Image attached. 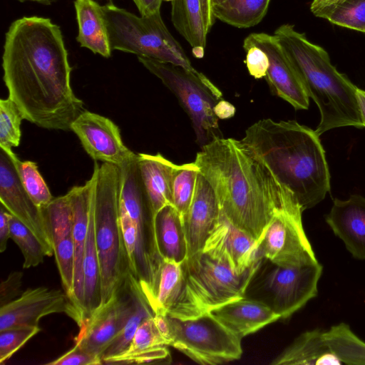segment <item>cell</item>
<instances>
[{"instance_id":"cell-10","label":"cell","mask_w":365,"mask_h":365,"mask_svg":"<svg viewBox=\"0 0 365 365\" xmlns=\"http://www.w3.org/2000/svg\"><path fill=\"white\" fill-rule=\"evenodd\" d=\"M119 168V207L129 215L135 226L134 277L143 292L152 284L163 261L156 243L155 215L141 180L138 155Z\"/></svg>"},{"instance_id":"cell-16","label":"cell","mask_w":365,"mask_h":365,"mask_svg":"<svg viewBox=\"0 0 365 365\" xmlns=\"http://www.w3.org/2000/svg\"><path fill=\"white\" fill-rule=\"evenodd\" d=\"M71 130L78 136L86 152L96 161L120 168L137 155L124 145L115 123L99 114L85 110L72 123Z\"/></svg>"},{"instance_id":"cell-39","label":"cell","mask_w":365,"mask_h":365,"mask_svg":"<svg viewBox=\"0 0 365 365\" xmlns=\"http://www.w3.org/2000/svg\"><path fill=\"white\" fill-rule=\"evenodd\" d=\"M153 316L145 319L138 327L128 349L122 354L103 361L128 356L140 351L151 349L161 346H168L167 341L158 331Z\"/></svg>"},{"instance_id":"cell-28","label":"cell","mask_w":365,"mask_h":365,"mask_svg":"<svg viewBox=\"0 0 365 365\" xmlns=\"http://www.w3.org/2000/svg\"><path fill=\"white\" fill-rule=\"evenodd\" d=\"M171 3V20L175 29L192 48H205L207 34L200 0H175Z\"/></svg>"},{"instance_id":"cell-48","label":"cell","mask_w":365,"mask_h":365,"mask_svg":"<svg viewBox=\"0 0 365 365\" xmlns=\"http://www.w3.org/2000/svg\"><path fill=\"white\" fill-rule=\"evenodd\" d=\"M205 27L208 34L215 21L211 0H200Z\"/></svg>"},{"instance_id":"cell-1","label":"cell","mask_w":365,"mask_h":365,"mask_svg":"<svg viewBox=\"0 0 365 365\" xmlns=\"http://www.w3.org/2000/svg\"><path fill=\"white\" fill-rule=\"evenodd\" d=\"M3 79L24 119L48 130H71L85 110L71 86V67L60 27L50 19L24 16L5 35Z\"/></svg>"},{"instance_id":"cell-21","label":"cell","mask_w":365,"mask_h":365,"mask_svg":"<svg viewBox=\"0 0 365 365\" xmlns=\"http://www.w3.org/2000/svg\"><path fill=\"white\" fill-rule=\"evenodd\" d=\"M325 220L352 256L365 260V197L352 195L346 200L334 199Z\"/></svg>"},{"instance_id":"cell-36","label":"cell","mask_w":365,"mask_h":365,"mask_svg":"<svg viewBox=\"0 0 365 365\" xmlns=\"http://www.w3.org/2000/svg\"><path fill=\"white\" fill-rule=\"evenodd\" d=\"M331 24L365 33V0H344L316 16Z\"/></svg>"},{"instance_id":"cell-43","label":"cell","mask_w":365,"mask_h":365,"mask_svg":"<svg viewBox=\"0 0 365 365\" xmlns=\"http://www.w3.org/2000/svg\"><path fill=\"white\" fill-rule=\"evenodd\" d=\"M120 223L127 251L132 274H135V259L137 244V232L134 222L129 215L119 207Z\"/></svg>"},{"instance_id":"cell-47","label":"cell","mask_w":365,"mask_h":365,"mask_svg":"<svg viewBox=\"0 0 365 365\" xmlns=\"http://www.w3.org/2000/svg\"><path fill=\"white\" fill-rule=\"evenodd\" d=\"M141 16H149L160 12L163 0H133Z\"/></svg>"},{"instance_id":"cell-17","label":"cell","mask_w":365,"mask_h":365,"mask_svg":"<svg viewBox=\"0 0 365 365\" xmlns=\"http://www.w3.org/2000/svg\"><path fill=\"white\" fill-rule=\"evenodd\" d=\"M0 200L5 208L39 239L48 257L53 255L49 228L43 210L32 201L23 187L14 163L4 150L0 151Z\"/></svg>"},{"instance_id":"cell-38","label":"cell","mask_w":365,"mask_h":365,"mask_svg":"<svg viewBox=\"0 0 365 365\" xmlns=\"http://www.w3.org/2000/svg\"><path fill=\"white\" fill-rule=\"evenodd\" d=\"M53 247L62 286L73 304L75 257L73 237L57 241L53 244Z\"/></svg>"},{"instance_id":"cell-33","label":"cell","mask_w":365,"mask_h":365,"mask_svg":"<svg viewBox=\"0 0 365 365\" xmlns=\"http://www.w3.org/2000/svg\"><path fill=\"white\" fill-rule=\"evenodd\" d=\"M11 238L19 246L24 257L23 267H36L43 262L48 252L36 235L15 216L10 218Z\"/></svg>"},{"instance_id":"cell-12","label":"cell","mask_w":365,"mask_h":365,"mask_svg":"<svg viewBox=\"0 0 365 365\" xmlns=\"http://www.w3.org/2000/svg\"><path fill=\"white\" fill-rule=\"evenodd\" d=\"M303 209L292 200L278 209L257 240V256L282 267L317 262L302 225Z\"/></svg>"},{"instance_id":"cell-4","label":"cell","mask_w":365,"mask_h":365,"mask_svg":"<svg viewBox=\"0 0 365 365\" xmlns=\"http://www.w3.org/2000/svg\"><path fill=\"white\" fill-rule=\"evenodd\" d=\"M274 35L296 67L307 96L319 108L317 134L344 126L364 128L357 87L332 65L328 53L289 24L279 26Z\"/></svg>"},{"instance_id":"cell-27","label":"cell","mask_w":365,"mask_h":365,"mask_svg":"<svg viewBox=\"0 0 365 365\" xmlns=\"http://www.w3.org/2000/svg\"><path fill=\"white\" fill-rule=\"evenodd\" d=\"M181 263L163 259L150 287L143 294L154 314H168L175 304L182 287Z\"/></svg>"},{"instance_id":"cell-37","label":"cell","mask_w":365,"mask_h":365,"mask_svg":"<svg viewBox=\"0 0 365 365\" xmlns=\"http://www.w3.org/2000/svg\"><path fill=\"white\" fill-rule=\"evenodd\" d=\"M23 119V114L11 99L0 100V147L9 155L14 153L12 148L19 145Z\"/></svg>"},{"instance_id":"cell-2","label":"cell","mask_w":365,"mask_h":365,"mask_svg":"<svg viewBox=\"0 0 365 365\" xmlns=\"http://www.w3.org/2000/svg\"><path fill=\"white\" fill-rule=\"evenodd\" d=\"M194 162L212 187L221 212L257 241L274 212L297 200L240 140L217 138L201 148Z\"/></svg>"},{"instance_id":"cell-49","label":"cell","mask_w":365,"mask_h":365,"mask_svg":"<svg viewBox=\"0 0 365 365\" xmlns=\"http://www.w3.org/2000/svg\"><path fill=\"white\" fill-rule=\"evenodd\" d=\"M214 111L219 119H227L235 115V108L230 103L222 99L215 106Z\"/></svg>"},{"instance_id":"cell-18","label":"cell","mask_w":365,"mask_h":365,"mask_svg":"<svg viewBox=\"0 0 365 365\" xmlns=\"http://www.w3.org/2000/svg\"><path fill=\"white\" fill-rule=\"evenodd\" d=\"M202 251L237 272H243L260 259L257 256V241L222 212Z\"/></svg>"},{"instance_id":"cell-34","label":"cell","mask_w":365,"mask_h":365,"mask_svg":"<svg viewBox=\"0 0 365 365\" xmlns=\"http://www.w3.org/2000/svg\"><path fill=\"white\" fill-rule=\"evenodd\" d=\"M9 155L14 163L23 187L34 204L39 208L48 205L53 197L38 172L36 163L30 160L21 161L15 153Z\"/></svg>"},{"instance_id":"cell-11","label":"cell","mask_w":365,"mask_h":365,"mask_svg":"<svg viewBox=\"0 0 365 365\" xmlns=\"http://www.w3.org/2000/svg\"><path fill=\"white\" fill-rule=\"evenodd\" d=\"M168 319L170 327L169 346L196 363L216 365L241 357L242 339L210 312L192 319H180L168 315Z\"/></svg>"},{"instance_id":"cell-55","label":"cell","mask_w":365,"mask_h":365,"mask_svg":"<svg viewBox=\"0 0 365 365\" xmlns=\"http://www.w3.org/2000/svg\"><path fill=\"white\" fill-rule=\"evenodd\" d=\"M29 1H45V0H29Z\"/></svg>"},{"instance_id":"cell-3","label":"cell","mask_w":365,"mask_h":365,"mask_svg":"<svg viewBox=\"0 0 365 365\" xmlns=\"http://www.w3.org/2000/svg\"><path fill=\"white\" fill-rule=\"evenodd\" d=\"M240 140L293 193L304 211L329 192L325 151L315 130L296 120L264 118L250 126Z\"/></svg>"},{"instance_id":"cell-35","label":"cell","mask_w":365,"mask_h":365,"mask_svg":"<svg viewBox=\"0 0 365 365\" xmlns=\"http://www.w3.org/2000/svg\"><path fill=\"white\" fill-rule=\"evenodd\" d=\"M46 220L52 243L72 236L73 211L68 194L53 198L41 208Z\"/></svg>"},{"instance_id":"cell-7","label":"cell","mask_w":365,"mask_h":365,"mask_svg":"<svg viewBox=\"0 0 365 365\" xmlns=\"http://www.w3.org/2000/svg\"><path fill=\"white\" fill-rule=\"evenodd\" d=\"M102 9L112 50L196 71L180 43L166 27L160 12L138 16L111 3L102 6Z\"/></svg>"},{"instance_id":"cell-26","label":"cell","mask_w":365,"mask_h":365,"mask_svg":"<svg viewBox=\"0 0 365 365\" xmlns=\"http://www.w3.org/2000/svg\"><path fill=\"white\" fill-rule=\"evenodd\" d=\"M155 239L163 259L182 262L187 257V245L182 219L172 205L160 210L155 216Z\"/></svg>"},{"instance_id":"cell-31","label":"cell","mask_w":365,"mask_h":365,"mask_svg":"<svg viewBox=\"0 0 365 365\" xmlns=\"http://www.w3.org/2000/svg\"><path fill=\"white\" fill-rule=\"evenodd\" d=\"M153 315L154 313L141 290L137 298L133 313L121 331L105 351L102 359L103 362L106 359L118 356L124 353L128 349L140 324L145 319Z\"/></svg>"},{"instance_id":"cell-40","label":"cell","mask_w":365,"mask_h":365,"mask_svg":"<svg viewBox=\"0 0 365 365\" xmlns=\"http://www.w3.org/2000/svg\"><path fill=\"white\" fill-rule=\"evenodd\" d=\"M40 331L39 327H14L0 331V364L8 361Z\"/></svg>"},{"instance_id":"cell-52","label":"cell","mask_w":365,"mask_h":365,"mask_svg":"<svg viewBox=\"0 0 365 365\" xmlns=\"http://www.w3.org/2000/svg\"><path fill=\"white\" fill-rule=\"evenodd\" d=\"M192 54L195 58H201L204 56V50L205 48L201 46H196L192 48Z\"/></svg>"},{"instance_id":"cell-20","label":"cell","mask_w":365,"mask_h":365,"mask_svg":"<svg viewBox=\"0 0 365 365\" xmlns=\"http://www.w3.org/2000/svg\"><path fill=\"white\" fill-rule=\"evenodd\" d=\"M220 213L216 194L200 172L192 200L182 217L187 257L202 250L207 238L219 220Z\"/></svg>"},{"instance_id":"cell-51","label":"cell","mask_w":365,"mask_h":365,"mask_svg":"<svg viewBox=\"0 0 365 365\" xmlns=\"http://www.w3.org/2000/svg\"><path fill=\"white\" fill-rule=\"evenodd\" d=\"M356 96L361 112L363 125L365 127V91L357 88Z\"/></svg>"},{"instance_id":"cell-44","label":"cell","mask_w":365,"mask_h":365,"mask_svg":"<svg viewBox=\"0 0 365 365\" xmlns=\"http://www.w3.org/2000/svg\"><path fill=\"white\" fill-rule=\"evenodd\" d=\"M48 365H99L102 360L82 349L78 345L52 361Z\"/></svg>"},{"instance_id":"cell-6","label":"cell","mask_w":365,"mask_h":365,"mask_svg":"<svg viewBox=\"0 0 365 365\" xmlns=\"http://www.w3.org/2000/svg\"><path fill=\"white\" fill-rule=\"evenodd\" d=\"M119 187V167L103 163L98 168L94 198L95 235L101 280L100 307L132 274L120 223Z\"/></svg>"},{"instance_id":"cell-46","label":"cell","mask_w":365,"mask_h":365,"mask_svg":"<svg viewBox=\"0 0 365 365\" xmlns=\"http://www.w3.org/2000/svg\"><path fill=\"white\" fill-rule=\"evenodd\" d=\"M11 214L1 204L0 207V252H4L7 246V242L11 238L10 218Z\"/></svg>"},{"instance_id":"cell-22","label":"cell","mask_w":365,"mask_h":365,"mask_svg":"<svg viewBox=\"0 0 365 365\" xmlns=\"http://www.w3.org/2000/svg\"><path fill=\"white\" fill-rule=\"evenodd\" d=\"M223 326L241 339L280 319L262 302L242 297L210 312Z\"/></svg>"},{"instance_id":"cell-14","label":"cell","mask_w":365,"mask_h":365,"mask_svg":"<svg viewBox=\"0 0 365 365\" xmlns=\"http://www.w3.org/2000/svg\"><path fill=\"white\" fill-rule=\"evenodd\" d=\"M62 312L78 327L81 325V316L65 292L45 287L27 289L18 298L0 307V331L38 327L42 317Z\"/></svg>"},{"instance_id":"cell-54","label":"cell","mask_w":365,"mask_h":365,"mask_svg":"<svg viewBox=\"0 0 365 365\" xmlns=\"http://www.w3.org/2000/svg\"><path fill=\"white\" fill-rule=\"evenodd\" d=\"M163 1H171V2H172V1H175V0H163Z\"/></svg>"},{"instance_id":"cell-19","label":"cell","mask_w":365,"mask_h":365,"mask_svg":"<svg viewBox=\"0 0 365 365\" xmlns=\"http://www.w3.org/2000/svg\"><path fill=\"white\" fill-rule=\"evenodd\" d=\"M98 166V163L96 161L91 178L83 185L73 186L67 192L73 211L72 237L75 257L73 304L81 316V326L84 322L83 264L89 217L94 202Z\"/></svg>"},{"instance_id":"cell-50","label":"cell","mask_w":365,"mask_h":365,"mask_svg":"<svg viewBox=\"0 0 365 365\" xmlns=\"http://www.w3.org/2000/svg\"><path fill=\"white\" fill-rule=\"evenodd\" d=\"M344 0H313L310 5L312 13L317 16L321 11L334 6Z\"/></svg>"},{"instance_id":"cell-53","label":"cell","mask_w":365,"mask_h":365,"mask_svg":"<svg viewBox=\"0 0 365 365\" xmlns=\"http://www.w3.org/2000/svg\"><path fill=\"white\" fill-rule=\"evenodd\" d=\"M225 0H211L212 7L219 5L224 2Z\"/></svg>"},{"instance_id":"cell-42","label":"cell","mask_w":365,"mask_h":365,"mask_svg":"<svg viewBox=\"0 0 365 365\" xmlns=\"http://www.w3.org/2000/svg\"><path fill=\"white\" fill-rule=\"evenodd\" d=\"M242 46L246 53L245 62L250 75L256 79L265 78L269 66L266 53L257 46Z\"/></svg>"},{"instance_id":"cell-32","label":"cell","mask_w":365,"mask_h":365,"mask_svg":"<svg viewBox=\"0 0 365 365\" xmlns=\"http://www.w3.org/2000/svg\"><path fill=\"white\" fill-rule=\"evenodd\" d=\"M199 168L195 162L175 165L172 180V205L182 219L192 200Z\"/></svg>"},{"instance_id":"cell-8","label":"cell","mask_w":365,"mask_h":365,"mask_svg":"<svg viewBox=\"0 0 365 365\" xmlns=\"http://www.w3.org/2000/svg\"><path fill=\"white\" fill-rule=\"evenodd\" d=\"M138 61L176 96L189 116L200 148L222 137L214 108L222 99L220 90L202 73L138 56Z\"/></svg>"},{"instance_id":"cell-29","label":"cell","mask_w":365,"mask_h":365,"mask_svg":"<svg viewBox=\"0 0 365 365\" xmlns=\"http://www.w3.org/2000/svg\"><path fill=\"white\" fill-rule=\"evenodd\" d=\"M270 0H225L212 7L214 16L232 26L245 29L258 24L266 15Z\"/></svg>"},{"instance_id":"cell-13","label":"cell","mask_w":365,"mask_h":365,"mask_svg":"<svg viewBox=\"0 0 365 365\" xmlns=\"http://www.w3.org/2000/svg\"><path fill=\"white\" fill-rule=\"evenodd\" d=\"M140 292L138 280L130 274L111 298L80 327L75 344L102 360L105 351L133 313Z\"/></svg>"},{"instance_id":"cell-24","label":"cell","mask_w":365,"mask_h":365,"mask_svg":"<svg viewBox=\"0 0 365 365\" xmlns=\"http://www.w3.org/2000/svg\"><path fill=\"white\" fill-rule=\"evenodd\" d=\"M341 361L331 351L319 329L307 331L279 354L272 365L341 364Z\"/></svg>"},{"instance_id":"cell-9","label":"cell","mask_w":365,"mask_h":365,"mask_svg":"<svg viewBox=\"0 0 365 365\" xmlns=\"http://www.w3.org/2000/svg\"><path fill=\"white\" fill-rule=\"evenodd\" d=\"M323 270L319 262L282 267L259 259L243 297L262 302L285 319L317 295Z\"/></svg>"},{"instance_id":"cell-23","label":"cell","mask_w":365,"mask_h":365,"mask_svg":"<svg viewBox=\"0 0 365 365\" xmlns=\"http://www.w3.org/2000/svg\"><path fill=\"white\" fill-rule=\"evenodd\" d=\"M138 165L145 193L155 216L163 207L172 205V180L176 164L158 153L155 155L138 153Z\"/></svg>"},{"instance_id":"cell-25","label":"cell","mask_w":365,"mask_h":365,"mask_svg":"<svg viewBox=\"0 0 365 365\" xmlns=\"http://www.w3.org/2000/svg\"><path fill=\"white\" fill-rule=\"evenodd\" d=\"M74 6L78 26L77 41L94 53L110 57L112 49L102 6L93 0H76Z\"/></svg>"},{"instance_id":"cell-5","label":"cell","mask_w":365,"mask_h":365,"mask_svg":"<svg viewBox=\"0 0 365 365\" xmlns=\"http://www.w3.org/2000/svg\"><path fill=\"white\" fill-rule=\"evenodd\" d=\"M259 260L243 272H237L202 250L187 257L181 262L180 294L167 315L192 319L243 297Z\"/></svg>"},{"instance_id":"cell-15","label":"cell","mask_w":365,"mask_h":365,"mask_svg":"<svg viewBox=\"0 0 365 365\" xmlns=\"http://www.w3.org/2000/svg\"><path fill=\"white\" fill-rule=\"evenodd\" d=\"M254 45L267 55L269 66L265 79L272 93L291 104L296 110H307L309 97L299 74L289 55L275 36L267 33H252L242 46Z\"/></svg>"},{"instance_id":"cell-30","label":"cell","mask_w":365,"mask_h":365,"mask_svg":"<svg viewBox=\"0 0 365 365\" xmlns=\"http://www.w3.org/2000/svg\"><path fill=\"white\" fill-rule=\"evenodd\" d=\"M323 338L341 363L365 365V342L345 323L323 331Z\"/></svg>"},{"instance_id":"cell-45","label":"cell","mask_w":365,"mask_h":365,"mask_svg":"<svg viewBox=\"0 0 365 365\" xmlns=\"http://www.w3.org/2000/svg\"><path fill=\"white\" fill-rule=\"evenodd\" d=\"M24 274L21 271L11 272L0 284V307L16 299L21 294Z\"/></svg>"},{"instance_id":"cell-41","label":"cell","mask_w":365,"mask_h":365,"mask_svg":"<svg viewBox=\"0 0 365 365\" xmlns=\"http://www.w3.org/2000/svg\"><path fill=\"white\" fill-rule=\"evenodd\" d=\"M171 356L166 346H161L137 354L113 359L107 361L106 364H169Z\"/></svg>"}]
</instances>
